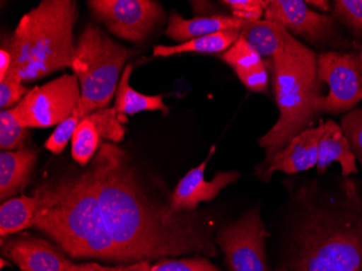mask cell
I'll return each instance as SVG.
<instances>
[{
	"label": "cell",
	"mask_w": 362,
	"mask_h": 271,
	"mask_svg": "<svg viewBox=\"0 0 362 271\" xmlns=\"http://www.w3.org/2000/svg\"><path fill=\"white\" fill-rule=\"evenodd\" d=\"M235 74L239 77L244 86L250 91H255V93H266L268 91L269 75H268L266 62L252 67L249 70L235 71Z\"/></svg>",
	"instance_id": "4dcf8cb0"
},
{
	"label": "cell",
	"mask_w": 362,
	"mask_h": 271,
	"mask_svg": "<svg viewBox=\"0 0 362 271\" xmlns=\"http://www.w3.org/2000/svg\"><path fill=\"white\" fill-rule=\"evenodd\" d=\"M317 75L329 87L325 113L351 111L362 100V47L349 52H321L317 57Z\"/></svg>",
	"instance_id": "ba28073f"
},
{
	"label": "cell",
	"mask_w": 362,
	"mask_h": 271,
	"mask_svg": "<svg viewBox=\"0 0 362 271\" xmlns=\"http://www.w3.org/2000/svg\"><path fill=\"white\" fill-rule=\"evenodd\" d=\"M87 4L95 19L128 42H144L165 19L162 6L152 0H89Z\"/></svg>",
	"instance_id": "9c48e42d"
},
{
	"label": "cell",
	"mask_w": 362,
	"mask_h": 271,
	"mask_svg": "<svg viewBox=\"0 0 362 271\" xmlns=\"http://www.w3.org/2000/svg\"><path fill=\"white\" fill-rule=\"evenodd\" d=\"M119 115L113 108H105L97 110L88 116L95 124L98 134H100L101 138L117 144L121 142L125 136V128L119 122Z\"/></svg>",
	"instance_id": "d4e9b609"
},
{
	"label": "cell",
	"mask_w": 362,
	"mask_h": 271,
	"mask_svg": "<svg viewBox=\"0 0 362 271\" xmlns=\"http://www.w3.org/2000/svg\"><path fill=\"white\" fill-rule=\"evenodd\" d=\"M306 4L308 6H311V7L317 8L321 12H329L332 9L331 4L327 1V0H308V1H306Z\"/></svg>",
	"instance_id": "836d02e7"
},
{
	"label": "cell",
	"mask_w": 362,
	"mask_h": 271,
	"mask_svg": "<svg viewBox=\"0 0 362 271\" xmlns=\"http://www.w3.org/2000/svg\"><path fill=\"white\" fill-rule=\"evenodd\" d=\"M133 50L89 24L76 42L72 70L81 86V101L75 115L81 120L105 109L117 93L121 74Z\"/></svg>",
	"instance_id": "5b68a950"
},
{
	"label": "cell",
	"mask_w": 362,
	"mask_h": 271,
	"mask_svg": "<svg viewBox=\"0 0 362 271\" xmlns=\"http://www.w3.org/2000/svg\"><path fill=\"white\" fill-rule=\"evenodd\" d=\"M79 122L81 120L74 114L59 124L52 136L45 142V148L54 154H62L65 146H68V142L72 139Z\"/></svg>",
	"instance_id": "f1b7e54d"
},
{
	"label": "cell",
	"mask_w": 362,
	"mask_h": 271,
	"mask_svg": "<svg viewBox=\"0 0 362 271\" xmlns=\"http://www.w3.org/2000/svg\"><path fill=\"white\" fill-rule=\"evenodd\" d=\"M132 72L133 64L128 63L119 79L113 109L122 115H134L144 111H160L164 115H168L170 108L163 101L162 95H142L130 86Z\"/></svg>",
	"instance_id": "ac0fdd59"
},
{
	"label": "cell",
	"mask_w": 362,
	"mask_h": 271,
	"mask_svg": "<svg viewBox=\"0 0 362 271\" xmlns=\"http://www.w3.org/2000/svg\"><path fill=\"white\" fill-rule=\"evenodd\" d=\"M267 236L269 232L262 223L259 207H255L221 227L215 243L225 254L228 271H272L265 253Z\"/></svg>",
	"instance_id": "52a82bcc"
},
{
	"label": "cell",
	"mask_w": 362,
	"mask_h": 271,
	"mask_svg": "<svg viewBox=\"0 0 362 271\" xmlns=\"http://www.w3.org/2000/svg\"><path fill=\"white\" fill-rule=\"evenodd\" d=\"M293 271H362V203L355 183L329 205L307 202L293 231Z\"/></svg>",
	"instance_id": "7a4b0ae2"
},
{
	"label": "cell",
	"mask_w": 362,
	"mask_h": 271,
	"mask_svg": "<svg viewBox=\"0 0 362 271\" xmlns=\"http://www.w3.org/2000/svg\"><path fill=\"white\" fill-rule=\"evenodd\" d=\"M325 132V122L311 126L295 136L290 144L272 158L267 167L256 171L258 178L269 181L274 172L293 175L314 168L319 154V144Z\"/></svg>",
	"instance_id": "4fadbf2b"
},
{
	"label": "cell",
	"mask_w": 362,
	"mask_h": 271,
	"mask_svg": "<svg viewBox=\"0 0 362 271\" xmlns=\"http://www.w3.org/2000/svg\"><path fill=\"white\" fill-rule=\"evenodd\" d=\"M12 64L11 54L8 52L7 49H0V81L5 79L7 75L8 71L10 70Z\"/></svg>",
	"instance_id": "d6a6232c"
},
{
	"label": "cell",
	"mask_w": 362,
	"mask_h": 271,
	"mask_svg": "<svg viewBox=\"0 0 362 271\" xmlns=\"http://www.w3.org/2000/svg\"><path fill=\"white\" fill-rule=\"evenodd\" d=\"M221 4L229 8L233 18L244 23L252 24L260 21L269 0H225Z\"/></svg>",
	"instance_id": "4316f807"
},
{
	"label": "cell",
	"mask_w": 362,
	"mask_h": 271,
	"mask_svg": "<svg viewBox=\"0 0 362 271\" xmlns=\"http://www.w3.org/2000/svg\"><path fill=\"white\" fill-rule=\"evenodd\" d=\"M333 18L345 24L358 40H362V0H335Z\"/></svg>",
	"instance_id": "484cf974"
},
{
	"label": "cell",
	"mask_w": 362,
	"mask_h": 271,
	"mask_svg": "<svg viewBox=\"0 0 362 271\" xmlns=\"http://www.w3.org/2000/svg\"><path fill=\"white\" fill-rule=\"evenodd\" d=\"M317 54L308 46L298 54H282L272 59L278 121L258 142L265 150V161L256 171L267 167L270 161L291 140L311 127L325 113L322 83L317 75Z\"/></svg>",
	"instance_id": "277c9868"
},
{
	"label": "cell",
	"mask_w": 362,
	"mask_h": 271,
	"mask_svg": "<svg viewBox=\"0 0 362 271\" xmlns=\"http://www.w3.org/2000/svg\"><path fill=\"white\" fill-rule=\"evenodd\" d=\"M134 271H221L203 256L182 260H163L151 265L148 260L133 265Z\"/></svg>",
	"instance_id": "cb8c5ba5"
},
{
	"label": "cell",
	"mask_w": 362,
	"mask_h": 271,
	"mask_svg": "<svg viewBox=\"0 0 362 271\" xmlns=\"http://www.w3.org/2000/svg\"><path fill=\"white\" fill-rule=\"evenodd\" d=\"M241 35L254 47L262 58L274 59L279 54H298L306 47L286 28L266 20L246 25L241 30Z\"/></svg>",
	"instance_id": "9a60e30c"
},
{
	"label": "cell",
	"mask_w": 362,
	"mask_h": 271,
	"mask_svg": "<svg viewBox=\"0 0 362 271\" xmlns=\"http://www.w3.org/2000/svg\"><path fill=\"white\" fill-rule=\"evenodd\" d=\"M37 209V200L22 195L12 197L1 203L0 207V236L5 239L12 234L19 233L33 227Z\"/></svg>",
	"instance_id": "ffe728a7"
},
{
	"label": "cell",
	"mask_w": 362,
	"mask_h": 271,
	"mask_svg": "<svg viewBox=\"0 0 362 271\" xmlns=\"http://www.w3.org/2000/svg\"><path fill=\"white\" fill-rule=\"evenodd\" d=\"M100 138L91 118H81L72 138V156L81 167L93 161L100 146Z\"/></svg>",
	"instance_id": "44dd1931"
},
{
	"label": "cell",
	"mask_w": 362,
	"mask_h": 271,
	"mask_svg": "<svg viewBox=\"0 0 362 271\" xmlns=\"http://www.w3.org/2000/svg\"><path fill=\"white\" fill-rule=\"evenodd\" d=\"M216 146H213L209 154L199 166L191 169L177 183L170 195V209L174 212L194 213L202 202H211L216 199L223 189L239 179L240 174L235 171L217 172L211 180H205V171Z\"/></svg>",
	"instance_id": "7c38bea8"
},
{
	"label": "cell",
	"mask_w": 362,
	"mask_h": 271,
	"mask_svg": "<svg viewBox=\"0 0 362 271\" xmlns=\"http://www.w3.org/2000/svg\"><path fill=\"white\" fill-rule=\"evenodd\" d=\"M219 58L233 67V70H249L265 62L254 47L240 34L239 38L229 49L219 54Z\"/></svg>",
	"instance_id": "603a6c76"
},
{
	"label": "cell",
	"mask_w": 362,
	"mask_h": 271,
	"mask_svg": "<svg viewBox=\"0 0 362 271\" xmlns=\"http://www.w3.org/2000/svg\"><path fill=\"white\" fill-rule=\"evenodd\" d=\"M341 127L355 156L362 162V109H353L341 118Z\"/></svg>",
	"instance_id": "83f0119b"
},
{
	"label": "cell",
	"mask_w": 362,
	"mask_h": 271,
	"mask_svg": "<svg viewBox=\"0 0 362 271\" xmlns=\"http://www.w3.org/2000/svg\"><path fill=\"white\" fill-rule=\"evenodd\" d=\"M193 11L195 12V16H215L217 13L216 7H214L213 4L209 1H191Z\"/></svg>",
	"instance_id": "1f68e13d"
},
{
	"label": "cell",
	"mask_w": 362,
	"mask_h": 271,
	"mask_svg": "<svg viewBox=\"0 0 362 271\" xmlns=\"http://www.w3.org/2000/svg\"><path fill=\"white\" fill-rule=\"evenodd\" d=\"M264 20L281 25L293 36L315 46L341 42L333 16L314 11L302 0H269Z\"/></svg>",
	"instance_id": "30bf717a"
},
{
	"label": "cell",
	"mask_w": 362,
	"mask_h": 271,
	"mask_svg": "<svg viewBox=\"0 0 362 271\" xmlns=\"http://www.w3.org/2000/svg\"><path fill=\"white\" fill-rule=\"evenodd\" d=\"M333 162L339 163L344 177L357 173L355 154L341 125L333 120H327L325 122V132L319 144L317 171L318 173L325 172Z\"/></svg>",
	"instance_id": "e0dca14e"
},
{
	"label": "cell",
	"mask_w": 362,
	"mask_h": 271,
	"mask_svg": "<svg viewBox=\"0 0 362 271\" xmlns=\"http://www.w3.org/2000/svg\"><path fill=\"white\" fill-rule=\"evenodd\" d=\"M28 91H30L21 81L6 76L0 81V108L1 110L11 109L25 97Z\"/></svg>",
	"instance_id": "f546056e"
},
{
	"label": "cell",
	"mask_w": 362,
	"mask_h": 271,
	"mask_svg": "<svg viewBox=\"0 0 362 271\" xmlns=\"http://www.w3.org/2000/svg\"><path fill=\"white\" fill-rule=\"evenodd\" d=\"M37 161V152L33 149L0 152V200L16 197L30 185Z\"/></svg>",
	"instance_id": "2e32d148"
},
{
	"label": "cell",
	"mask_w": 362,
	"mask_h": 271,
	"mask_svg": "<svg viewBox=\"0 0 362 271\" xmlns=\"http://www.w3.org/2000/svg\"><path fill=\"white\" fill-rule=\"evenodd\" d=\"M1 255L21 271H75V265L56 244L32 234L1 239Z\"/></svg>",
	"instance_id": "8fae6325"
},
{
	"label": "cell",
	"mask_w": 362,
	"mask_h": 271,
	"mask_svg": "<svg viewBox=\"0 0 362 271\" xmlns=\"http://www.w3.org/2000/svg\"><path fill=\"white\" fill-rule=\"evenodd\" d=\"M79 101L78 79L74 74H63L30 89L13 111L18 121L25 127H52L74 115Z\"/></svg>",
	"instance_id": "8992f818"
},
{
	"label": "cell",
	"mask_w": 362,
	"mask_h": 271,
	"mask_svg": "<svg viewBox=\"0 0 362 271\" xmlns=\"http://www.w3.org/2000/svg\"><path fill=\"white\" fill-rule=\"evenodd\" d=\"M95 193L109 262L130 264L168 256L216 255L213 228L200 213L174 212L152 199L127 154L101 142L85 169Z\"/></svg>",
	"instance_id": "6da1fadb"
},
{
	"label": "cell",
	"mask_w": 362,
	"mask_h": 271,
	"mask_svg": "<svg viewBox=\"0 0 362 271\" xmlns=\"http://www.w3.org/2000/svg\"><path fill=\"white\" fill-rule=\"evenodd\" d=\"M246 25L249 24L244 23L243 21H240L228 14L194 16L193 19H185L184 16L174 10L170 12L165 34L170 40L182 44L194 38L211 35L215 33L226 32V30L241 32Z\"/></svg>",
	"instance_id": "5bb4252c"
},
{
	"label": "cell",
	"mask_w": 362,
	"mask_h": 271,
	"mask_svg": "<svg viewBox=\"0 0 362 271\" xmlns=\"http://www.w3.org/2000/svg\"><path fill=\"white\" fill-rule=\"evenodd\" d=\"M240 34H241L240 30H226V32L215 33L211 35L194 38L176 46L158 45L153 48V56L168 58V57L186 54V52L221 54L230 48V46L239 38Z\"/></svg>",
	"instance_id": "d6986e66"
},
{
	"label": "cell",
	"mask_w": 362,
	"mask_h": 271,
	"mask_svg": "<svg viewBox=\"0 0 362 271\" xmlns=\"http://www.w3.org/2000/svg\"><path fill=\"white\" fill-rule=\"evenodd\" d=\"M28 128L22 125L13 109L0 112V149L1 151L23 150Z\"/></svg>",
	"instance_id": "7402d4cb"
},
{
	"label": "cell",
	"mask_w": 362,
	"mask_h": 271,
	"mask_svg": "<svg viewBox=\"0 0 362 271\" xmlns=\"http://www.w3.org/2000/svg\"><path fill=\"white\" fill-rule=\"evenodd\" d=\"M77 16L74 0H42L24 14L11 35L3 40L1 47L12 57L6 76L28 83L72 67Z\"/></svg>",
	"instance_id": "3957f363"
}]
</instances>
